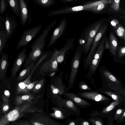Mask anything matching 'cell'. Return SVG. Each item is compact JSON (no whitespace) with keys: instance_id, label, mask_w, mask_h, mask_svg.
<instances>
[{"instance_id":"obj_1","label":"cell","mask_w":125,"mask_h":125,"mask_svg":"<svg viewBox=\"0 0 125 125\" xmlns=\"http://www.w3.org/2000/svg\"><path fill=\"white\" fill-rule=\"evenodd\" d=\"M57 21L55 19L49 24L42 33L32 43L31 51L28 55L23 67L24 69L34 62H35L42 55L46 44V37L49 31Z\"/></svg>"},{"instance_id":"obj_2","label":"cell","mask_w":125,"mask_h":125,"mask_svg":"<svg viewBox=\"0 0 125 125\" xmlns=\"http://www.w3.org/2000/svg\"><path fill=\"white\" fill-rule=\"evenodd\" d=\"M39 97L34 98L30 101L20 105L16 106L13 110L2 116L0 120V125H5L10 122L14 121L30 112H37L43 113L40 109L35 107L34 105L37 102Z\"/></svg>"},{"instance_id":"obj_3","label":"cell","mask_w":125,"mask_h":125,"mask_svg":"<svg viewBox=\"0 0 125 125\" xmlns=\"http://www.w3.org/2000/svg\"><path fill=\"white\" fill-rule=\"evenodd\" d=\"M58 50L55 48L50 51L46 59L37 67L38 73L42 76L50 75L52 73L60 71L56 60Z\"/></svg>"},{"instance_id":"obj_4","label":"cell","mask_w":125,"mask_h":125,"mask_svg":"<svg viewBox=\"0 0 125 125\" xmlns=\"http://www.w3.org/2000/svg\"><path fill=\"white\" fill-rule=\"evenodd\" d=\"M105 0H93L86 2L83 4L79 5L66 6L60 9L50 11L46 15L49 17L70 14L83 11H89L90 9L102 3Z\"/></svg>"},{"instance_id":"obj_5","label":"cell","mask_w":125,"mask_h":125,"mask_svg":"<svg viewBox=\"0 0 125 125\" xmlns=\"http://www.w3.org/2000/svg\"><path fill=\"white\" fill-rule=\"evenodd\" d=\"M102 22L96 21L87 27L83 30L80 37L83 39L86 44L83 50V54L86 55L89 50L93 42L102 26Z\"/></svg>"},{"instance_id":"obj_6","label":"cell","mask_w":125,"mask_h":125,"mask_svg":"<svg viewBox=\"0 0 125 125\" xmlns=\"http://www.w3.org/2000/svg\"><path fill=\"white\" fill-rule=\"evenodd\" d=\"M83 47L78 44V45L71 62V69L68 80V87L69 89L72 88L79 68Z\"/></svg>"},{"instance_id":"obj_7","label":"cell","mask_w":125,"mask_h":125,"mask_svg":"<svg viewBox=\"0 0 125 125\" xmlns=\"http://www.w3.org/2000/svg\"><path fill=\"white\" fill-rule=\"evenodd\" d=\"M105 38H104L95 51L88 67V71L86 77L88 79H91L93 84L95 86L92 75L95 73L101 61L104 50Z\"/></svg>"},{"instance_id":"obj_8","label":"cell","mask_w":125,"mask_h":125,"mask_svg":"<svg viewBox=\"0 0 125 125\" xmlns=\"http://www.w3.org/2000/svg\"><path fill=\"white\" fill-rule=\"evenodd\" d=\"M106 29V28L105 26H102L95 37L88 54L87 57H84V70H86L89 67L92 57L96 50V48L99 44L105 32Z\"/></svg>"},{"instance_id":"obj_9","label":"cell","mask_w":125,"mask_h":125,"mask_svg":"<svg viewBox=\"0 0 125 125\" xmlns=\"http://www.w3.org/2000/svg\"><path fill=\"white\" fill-rule=\"evenodd\" d=\"M42 27V24L25 30L20 36L15 49L27 45L39 33Z\"/></svg>"},{"instance_id":"obj_10","label":"cell","mask_w":125,"mask_h":125,"mask_svg":"<svg viewBox=\"0 0 125 125\" xmlns=\"http://www.w3.org/2000/svg\"><path fill=\"white\" fill-rule=\"evenodd\" d=\"M49 52L50 51H48L43 52L42 56L35 63L29 75L24 80L19 83L17 85L16 90V92L17 94L22 93L26 94V89L27 87L29 84L32 83L30 80L31 76L38 65L47 58Z\"/></svg>"},{"instance_id":"obj_11","label":"cell","mask_w":125,"mask_h":125,"mask_svg":"<svg viewBox=\"0 0 125 125\" xmlns=\"http://www.w3.org/2000/svg\"><path fill=\"white\" fill-rule=\"evenodd\" d=\"M63 72L61 71L58 76H55L53 83L51 85L52 91L53 94L63 95L65 93L69 91L70 89L63 82Z\"/></svg>"},{"instance_id":"obj_12","label":"cell","mask_w":125,"mask_h":125,"mask_svg":"<svg viewBox=\"0 0 125 125\" xmlns=\"http://www.w3.org/2000/svg\"><path fill=\"white\" fill-rule=\"evenodd\" d=\"M56 98L58 105L67 110L72 115L79 116L81 110L73 102L68 99L62 98L59 95L55 96Z\"/></svg>"},{"instance_id":"obj_13","label":"cell","mask_w":125,"mask_h":125,"mask_svg":"<svg viewBox=\"0 0 125 125\" xmlns=\"http://www.w3.org/2000/svg\"><path fill=\"white\" fill-rule=\"evenodd\" d=\"M30 122L34 125H64L45 115L36 114L30 119Z\"/></svg>"},{"instance_id":"obj_14","label":"cell","mask_w":125,"mask_h":125,"mask_svg":"<svg viewBox=\"0 0 125 125\" xmlns=\"http://www.w3.org/2000/svg\"><path fill=\"white\" fill-rule=\"evenodd\" d=\"M27 49L25 48L18 54L15 60L11 69V76L14 77L19 71L27 58Z\"/></svg>"},{"instance_id":"obj_15","label":"cell","mask_w":125,"mask_h":125,"mask_svg":"<svg viewBox=\"0 0 125 125\" xmlns=\"http://www.w3.org/2000/svg\"><path fill=\"white\" fill-rule=\"evenodd\" d=\"M67 24L66 18L64 17L61 21L59 24L53 31L48 43L47 47H50L57 40L63 35Z\"/></svg>"},{"instance_id":"obj_16","label":"cell","mask_w":125,"mask_h":125,"mask_svg":"<svg viewBox=\"0 0 125 125\" xmlns=\"http://www.w3.org/2000/svg\"><path fill=\"white\" fill-rule=\"evenodd\" d=\"M76 94L81 97L96 102H102L110 100L96 90L83 91Z\"/></svg>"},{"instance_id":"obj_17","label":"cell","mask_w":125,"mask_h":125,"mask_svg":"<svg viewBox=\"0 0 125 125\" xmlns=\"http://www.w3.org/2000/svg\"><path fill=\"white\" fill-rule=\"evenodd\" d=\"M63 96L66 99L72 101L76 105L81 108L89 107L92 105L91 103L73 93L66 92Z\"/></svg>"},{"instance_id":"obj_18","label":"cell","mask_w":125,"mask_h":125,"mask_svg":"<svg viewBox=\"0 0 125 125\" xmlns=\"http://www.w3.org/2000/svg\"><path fill=\"white\" fill-rule=\"evenodd\" d=\"M75 38L68 39L64 46L58 50L56 60L58 63H61L64 60L65 56L70 50L73 48L74 42Z\"/></svg>"},{"instance_id":"obj_19","label":"cell","mask_w":125,"mask_h":125,"mask_svg":"<svg viewBox=\"0 0 125 125\" xmlns=\"http://www.w3.org/2000/svg\"><path fill=\"white\" fill-rule=\"evenodd\" d=\"M17 25V23L14 17L7 14L5 18L4 26L8 41L14 34Z\"/></svg>"},{"instance_id":"obj_20","label":"cell","mask_w":125,"mask_h":125,"mask_svg":"<svg viewBox=\"0 0 125 125\" xmlns=\"http://www.w3.org/2000/svg\"><path fill=\"white\" fill-rule=\"evenodd\" d=\"M20 12V19L21 24L24 26L28 21L29 24L31 21L29 14L28 9L25 0H19Z\"/></svg>"},{"instance_id":"obj_21","label":"cell","mask_w":125,"mask_h":125,"mask_svg":"<svg viewBox=\"0 0 125 125\" xmlns=\"http://www.w3.org/2000/svg\"><path fill=\"white\" fill-rule=\"evenodd\" d=\"M8 55L5 52L1 55L0 59V77L1 79L5 77L10 64L8 60Z\"/></svg>"},{"instance_id":"obj_22","label":"cell","mask_w":125,"mask_h":125,"mask_svg":"<svg viewBox=\"0 0 125 125\" xmlns=\"http://www.w3.org/2000/svg\"><path fill=\"white\" fill-rule=\"evenodd\" d=\"M51 115L57 119L63 120L67 118L72 115L64 108L58 106L54 107V112Z\"/></svg>"},{"instance_id":"obj_23","label":"cell","mask_w":125,"mask_h":125,"mask_svg":"<svg viewBox=\"0 0 125 125\" xmlns=\"http://www.w3.org/2000/svg\"><path fill=\"white\" fill-rule=\"evenodd\" d=\"M34 96L29 94L17 96L15 98L14 104L16 106L20 105L32 100L34 98Z\"/></svg>"},{"instance_id":"obj_24","label":"cell","mask_w":125,"mask_h":125,"mask_svg":"<svg viewBox=\"0 0 125 125\" xmlns=\"http://www.w3.org/2000/svg\"><path fill=\"white\" fill-rule=\"evenodd\" d=\"M35 62H33L25 68L23 69L19 73L17 80L18 82L22 81L29 75L34 66Z\"/></svg>"},{"instance_id":"obj_25","label":"cell","mask_w":125,"mask_h":125,"mask_svg":"<svg viewBox=\"0 0 125 125\" xmlns=\"http://www.w3.org/2000/svg\"><path fill=\"white\" fill-rule=\"evenodd\" d=\"M7 36L5 29L3 28H0V55L3 53V51L6 47V45L8 41Z\"/></svg>"},{"instance_id":"obj_26","label":"cell","mask_w":125,"mask_h":125,"mask_svg":"<svg viewBox=\"0 0 125 125\" xmlns=\"http://www.w3.org/2000/svg\"><path fill=\"white\" fill-rule=\"evenodd\" d=\"M90 117L87 120L92 125H103L102 121L98 117L96 111H92L90 114Z\"/></svg>"},{"instance_id":"obj_27","label":"cell","mask_w":125,"mask_h":125,"mask_svg":"<svg viewBox=\"0 0 125 125\" xmlns=\"http://www.w3.org/2000/svg\"><path fill=\"white\" fill-rule=\"evenodd\" d=\"M12 10L17 16H20V12L19 0H6Z\"/></svg>"},{"instance_id":"obj_28","label":"cell","mask_w":125,"mask_h":125,"mask_svg":"<svg viewBox=\"0 0 125 125\" xmlns=\"http://www.w3.org/2000/svg\"><path fill=\"white\" fill-rule=\"evenodd\" d=\"M122 101L119 99L117 101L114 100L108 106L105 108L100 112L96 111L98 116H100L102 114H107L112 110L116 106L118 105Z\"/></svg>"},{"instance_id":"obj_29","label":"cell","mask_w":125,"mask_h":125,"mask_svg":"<svg viewBox=\"0 0 125 125\" xmlns=\"http://www.w3.org/2000/svg\"><path fill=\"white\" fill-rule=\"evenodd\" d=\"M100 72L106 78L117 84L120 85V83L116 78L108 71L104 69L103 67H101Z\"/></svg>"},{"instance_id":"obj_30","label":"cell","mask_w":125,"mask_h":125,"mask_svg":"<svg viewBox=\"0 0 125 125\" xmlns=\"http://www.w3.org/2000/svg\"><path fill=\"white\" fill-rule=\"evenodd\" d=\"M34 2L42 7L47 8L55 4V0H34Z\"/></svg>"},{"instance_id":"obj_31","label":"cell","mask_w":125,"mask_h":125,"mask_svg":"<svg viewBox=\"0 0 125 125\" xmlns=\"http://www.w3.org/2000/svg\"><path fill=\"white\" fill-rule=\"evenodd\" d=\"M78 87L80 90L83 92L92 90L85 82L83 81H81L79 83Z\"/></svg>"},{"instance_id":"obj_32","label":"cell","mask_w":125,"mask_h":125,"mask_svg":"<svg viewBox=\"0 0 125 125\" xmlns=\"http://www.w3.org/2000/svg\"><path fill=\"white\" fill-rule=\"evenodd\" d=\"M112 37L110 36V48L111 50H112V52L114 54L115 52L116 49L117 45V41L115 40V38L113 37V36Z\"/></svg>"},{"instance_id":"obj_33","label":"cell","mask_w":125,"mask_h":125,"mask_svg":"<svg viewBox=\"0 0 125 125\" xmlns=\"http://www.w3.org/2000/svg\"><path fill=\"white\" fill-rule=\"evenodd\" d=\"M104 3H100L90 9L88 11L93 13H97L102 10L104 7Z\"/></svg>"},{"instance_id":"obj_34","label":"cell","mask_w":125,"mask_h":125,"mask_svg":"<svg viewBox=\"0 0 125 125\" xmlns=\"http://www.w3.org/2000/svg\"><path fill=\"white\" fill-rule=\"evenodd\" d=\"M76 119L77 121V125H91L89 122L79 116H77Z\"/></svg>"},{"instance_id":"obj_35","label":"cell","mask_w":125,"mask_h":125,"mask_svg":"<svg viewBox=\"0 0 125 125\" xmlns=\"http://www.w3.org/2000/svg\"><path fill=\"white\" fill-rule=\"evenodd\" d=\"M103 93L111 97L114 100L117 101L120 99L119 96L112 92L105 91Z\"/></svg>"},{"instance_id":"obj_36","label":"cell","mask_w":125,"mask_h":125,"mask_svg":"<svg viewBox=\"0 0 125 125\" xmlns=\"http://www.w3.org/2000/svg\"><path fill=\"white\" fill-rule=\"evenodd\" d=\"M8 5L6 0H0V13L2 14L6 10Z\"/></svg>"},{"instance_id":"obj_37","label":"cell","mask_w":125,"mask_h":125,"mask_svg":"<svg viewBox=\"0 0 125 125\" xmlns=\"http://www.w3.org/2000/svg\"><path fill=\"white\" fill-rule=\"evenodd\" d=\"M44 80V79H42L39 82H38L36 84L35 86L33 89L32 91L34 92L37 91V90H38L40 89L42 87L43 84Z\"/></svg>"},{"instance_id":"obj_38","label":"cell","mask_w":125,"mask_h":125,"mask_svg":"<svg viewBox=\"0 0 125 125\" xmlns=\"http://www.w3.org/2000/svg\"><path fill=\"white\" fill-rule=\"evenodd\" d=\"M38 82V81H37L31 83L29 84L27 87L26 89V94H30L29 92L34 87V86Z\"/></svg>"},{"instance_id":"obj_39","label":"cell","mask_w":125,"mask_h":125,"mask_svg":"<svg viewBox=\"0 0 125 125\" xmlns=\"http://www.w3.org/2000/svg\"><path fill=\"white\" fill-rule=\"evenodd\" d=\"M125 109H119L117 110L115 113L114 116V119L116 120L119 118L121 115L125 111Z\"/></svg>"},{"instance_id":"obj_40","label":"cell","mask_w":125,"mask_h":125,"mask_svg":"<svg viewBox=\"0 0 125 125\" xmlns=\"http://www.w3.org/2000/svg\"><path fill=\"white\" fill-rule=\"evenodd\" d=\"M65 123L66 125H77L76 119H68L65 121Z\"/></svg>"},{"instance_id":"obj_41","label":"cell","mask_w":125,"mask_h":125,"mask_svg":"<svg viewBox=\"0 0 125 125\" xmlns=\"http://www.w3.org/2000/svg\"><path fill=\"white\" fill-rule=\"evenodd\" d=\"M30 122H29L28 121H21L17 122H15V123H12L11 124L13 125H30L31 124H30Z\"/></svg>"},{"instance_id":"obj_42","label":"cell","mask_w":125,"mask_h":125,"mask_svg":"<svg viewBox=\"0 0 125 125\" xmlns=\"http://www.w3.org/2000/svg\"><path fill=\"white\" fill-rule=\"evenodd\" d=\"M125 117V111H124L118 119V120L120 122L122 121Z\"/></svg>"},{"instance_id":"obj_43","label":"cell","mask_w":125,"mask_h":125,"mask_svg":"<svg viewBox=\"0 0 125 125\" xmlns=\"http://www.w3.org/2000/svg\"><path fill=\"white\" fill-rule=\"evenodd\" d=\"M120 56H123L125 55V47L122 48L120 50L119 53Z\"/></svg>"},{"instance_id":"obj_44","label":"cell","mask_w":125,"mask_h":125,"mask_svg":"<svg viewBox=\"0 0 125 125\" xmlns=\"http://www.w3.org/2000/svg\"><path fill=\"white\" fill-rule=\"evenodd\" d=\"M65 3L76 2L77 1L75 0H62Z\"/></svg>"},{"instance_id":"obj_45","label":"cell","mask_w":125,"mask_h":125,"mask_svg":"<svg viewBox=\"0 0 125 125\" xmlns=\"http://www.w3.org/2000/svg\"><path fill=\"white\" fill-rule=\"evenodd\" d=\"M4 94L7 97H9L10 96V92L8 90H5L4 91Z\"/></svg>"},{"instance_id":"obj_46","label":"cell","mask_w":125,"mask_h":125,"mask_svg":"<svg viewBox=\"0 0 125 125\" xmlns=\"http://www.w3.org/2000/svg\"><path fill=\"white\" fill-rule=\"evenodd\" d=\"M9 107L8 105H6L4 106L3 107V110L4 111H6L9 109Z\"/></svg>"},{"instance_id":"obj_47","label":"cell","mask_w":125,"mask_h":125,"mask_svg":"<svg viewBox=\"0 0 125 125\" xmlns=\"http://www.w3.org/2000/svg\"><path fill=\"white\" fill-rule=\"evenodd\" d=\"M56 72H54L50 74V77H52L53 76L55 75Z\"/></svg>"},{"instance_id":"obj_48","label":"cell","mask_w":125,"mask_h":125,"mask_svg":"<svg viewBox=\"0 0 125 125\" xmlns=\"http://www.w3.org/2000/svg\"><path fill=\"white\" fill-rule=\"evenodd\" d=\"M111 24L113 26H115L116 25V23L113 21L111 22Z\"/></svg>"},{"instance_id":"obj_49","label":"cell","mask_w":125,"mask_h":125,"mask_svg":"<svg viewBox=\"0 0 125 125\" xmlns=\"http://www.w3.org/2000/svg\"><path fill=\"white\" fill-rule=\"evenodd\" d=\"M115 2L116 3H118L119 1L120 0H114Z\"/></svg>"},{"instance_id":"obj_50","label":"cell","mask_w":125,"mask_h":125,"mask_svg":"<svg viewBox=\"0 0 125 125\" xmlns=\"http://www.w3.org/2000/svg\"><path fill=\"white\" fill-rule=\"evenodd\" d=\"M75 0L76 1H77V0Z\"/></svg>"}]
</instances>
